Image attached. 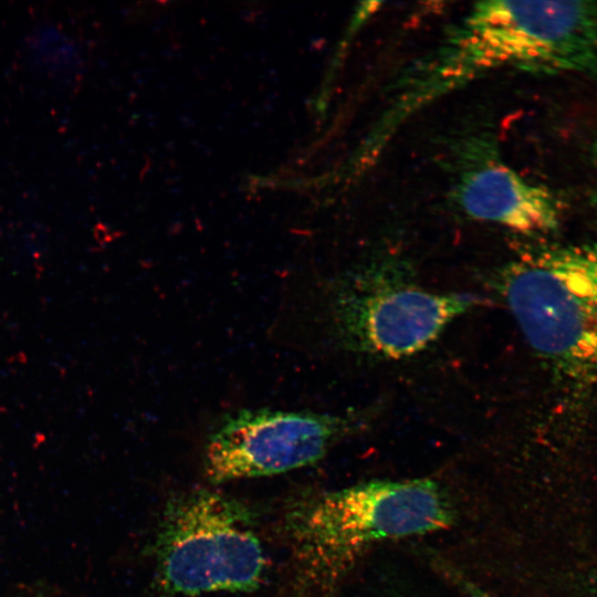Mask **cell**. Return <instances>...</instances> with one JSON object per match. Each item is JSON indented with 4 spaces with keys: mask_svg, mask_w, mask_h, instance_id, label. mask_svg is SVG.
Listing matches in <instances>:
<instances>
[{
    "mask_svg": "<svg viewBox=\"0 0 597 597\" xmlns=\"http://www.w3.org/2000/svg\"><path fill=\"white\" fill-rule=\"evenodd\" d=\"M484 300L470 293H434L415 286H384L337 300V325L363 350L387 358L413 355L457 317Z\"/></svg>",
    "mask_w": 597,
    "mask_h": 597,
    "instance_id": "8992f818",
    "label": "cell"
},
{
    "mask_svg": "<svg viewBox=\"0 0 597 597\" xmlns=\"http://www.w3.org/2000/svg\"><path fill=\"white\" fill-rule=\"evenodd\" d=\"M339 416L269 408L224 416L203 447L202 469L210 484L270 476L323 459L347 432Z\"/></svg>",
    "mask_w": 597,
    "mask_h": 597,
    "instance_id": "5b68a950",
    "label": "cell"
},
{
    "mask_svg": "<svg viewBox=\"0 0 597 597\" xmlns=\"http://www.w3.org/2000/svg\"><path fill=\"white\" fill-rule=\"evenodd\" d=\"M32 62L48 73L70 76L80 65V54L73 41L57 29L42 27L28 40Z\"/></svg>",
    "mask_w": 597,
    "mask_h": 597,
    "instance_id": "ba28073f",
    "label": "cell"
},
{
    "mask_svg": "<svg viewBox=\"0 0 597 597\" xmlns=\"http://www.w3.org/2000/svg\"><path fill=\"white\" fill-rule=\"evenodd\" d=\"M586 44L583 14L570 1L476 2L390 81L380 113L349 159L370 170L411 116L495 70L574 72Z\"/></svg>",
    "mask_w": 597,
    "mask_h": 597,
    "instance_id": "6da1fadb",
    "label": "cell"
},
{
    "mask_svg": "<svg viewBox=\"0 0 597 597\" xmlns=\"http://www.w3.org/2000/svg\"><path fill=\"white\" fill-rule=\"evenodd\" d=\"M467 150L452 189L463 213L524 234L557 229L561 208L549 189L524 179L488 147Z\"/></svg>",
    "mask_w": 597,
    "mask_h": 597,
    "instance_id": "52a82bcc",
    "label": "cell"
},
{
    "mask_svg": "<svg viewBox=\"0 0 597 597\" xmlns=\"http://www.w3.org/2000/svg\"><path fill=\"white\" fill-rule=\"evenodd\" d=\"M453 511L431 479L375 480L302 495L281 530L292 566L287 597L329 587L374 544L450 526Z\"/></svg>",
    "mask_w": 597,
    "mask_h": 597,
    "instance_id": "7a4b0ae2",
    "label": "cell"
},
{
    "mask_svg": "<svg viewBox=\"0 0 597 597\" xmlns=\"http://www.w3.org/2000/svg\"><path fill=\"white\" fill-rule=\"evenodd\" d=\"M465 588L469 591L471 597H493V596L482 591L481 589H479L476 587H473L471 585H468V584H467Z\"/></svg>",
    "mask_w": 597,
    "mask_h": 597,
    "instance_id": "9c48e42d",
    "label": "cell"
},
{
    "mask_svg": "<svg viewBox=\"0 0 597 597\" xmlns=\"http://www.w3.org/2000/svg\"><path fill=\"white\" fill-rule=\"evenodd\" d=\"M256 516L241 501L210 489L172 495L149 554L158 597H197L259 589L268 566Z\"/></svg>",
    "mask_w": 597,
    "mask_h": 597,
    "instance_id": "3957f363",
    "label": "cell"
},
{
    "mask_svg": "<svg viewBox=\"0 0 597 597\" xmlns=\"http://www.w3.org/2000/svg\"><path fill=\"white\" fill-rule=\"evenodd\" d=\"M594 586H595L596 591H597V572H596L595 577H594Z\"/></svg>",
    "mask_w": 597,
    "mask_h": 597,
    "instance_id": "30bf717a",
    "label": "cell"
},
{
    "mask_svg": "<svg viewBox=\"0 0 597 597\" xmlns=\"http://www.w3.org/2000/svg\"><path fill=\"white\" fill-rule=\"evenodd\" d=\"M498 290L542 358L576 385H597V244L523 252Z\"/></svg>",
    "mask_w": 597,
    "mask_h": 597,
    "instance_id": "277c9868",
    "label": "cell"
}]
</instances>
